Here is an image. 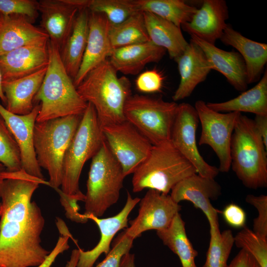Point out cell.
<instances>
[{"label": "cell", "instance_id": "obj_1", "mask_svg": "<svg viewBox=\"0 0 267 267\" xmlns=\"http://www.w3.org/2000/svg\"><path fill=\"white\" fill-rule=\"evenodd\" d=\"M48 181L23 170L0 171V267H39L50 252L41 245L45 220L32 197Z\"/></svg>", "mask_w": 267, "mask_h": 267}, {"label": "cell", "instance_id": "obj_2", "mask_svg": "<svg viewBox=\"0 0 267 267\" xmlns=\"http://www.w3.org/2000/svg\"><path fill=\"white\" fill-rule=\"evenodd\" d=\"M108 59L90 71L76 88L82 98L91 103L101 128L126 120L125 104L132 94L131 83L119 77Z\"/></svg>", "mask_w": 267, "mask_h": 267}, {"label": "cell", "instance_id": "obj_3", "mask_svg": "<svg viewBox=\"0 0 267 267\" xmlns=\"http://www.w3.org/2000/svg\"><path fill=\"white\" fill-rule=\"evenodd\" d=\"M49 63L34 104L41 102L36 122L70 115H83L88 103L78 93L73 79L66 72L58 47L47 43Z\"/></svg>", "mask_w": 267, "mask_h": 267}, {"label": "cell", "instance_id": "obj_4", "mask_svg": "<svg viewBox=\"0 0 267 267\" xmlns=\"http://www.w3.org/2000/svg\"><path fill=\"white\" fill-rule=\"evenodd\" d=\"M267 150L254 120L241 114L231 137V167L245 187L267 186Z\"/></svg>", "mask_w": 267, "mask_h": 267}, {"label": "cell", "instance_id": "obj_5", "mask_svg": "<svg viewBox=\"0 0 267 267\" xmlns=\"http://www.w3.org/2000/svg\"><path fill=\"white\" fill-rule=\"evenodd\" d=\"M196 173L171 141H166L153 145L147 157L134 171L133 191L148 188L168 194L177 183Z\"/></svg>", "mask_w": 267, "mask_h": 267}, {"label": "cell", "instance_id": "obj_6", "mask_svg": "<svg viewBox=\"0 0 267 267\" xmlns=\"http://www.w3.org/2000/svg\"><path fill=\"white\" fill-rule=\"evenodd\" d=\"M82 115H70L35 123L33 143L37 162L48 174L49 186L61 184L64 154Z\"/></svg>", "mask_w": 267, "mask_h": 267}, {"label": "cell", "instance_id": "obj_7", "mask_svg": "<svg viewBox=\"0 0 267 267\" xmlns=\"http://www.w3.org/2000/svg\"><path fill=\"white\" fill-rule=\"evenodd\" d=\"M105 138L92 105L88 102L77 130L64 156L62 191L68 195H82L79 179L85 163L102 145Z\"/></svg>", "mask_w": 267, "mask_h": 267}, {"label": "cell", "instance_id": "obj_8", "mask_svg": "<svg viewBox=\"0 0 267 267\" xmlns=\"http://www.w3.org/2000/svg\"><path fill=\"white\" fill-rule=\"evenodd\" d=\"M125 176L105 140L91 162L87 182L85 215L102 216L117 202Z\"/></svg>", "mask_w": 267, "mask_h": 267}, {"label": "cell", "instance_id": "obj_9", "mask_svg": "<svg viewBox=\"0 0 267 267\" xmlns=\"http://www.w3.org/2000/svg\"><path fill=\"white\" fill-rule=\"evenodd\" d=\"M178 104L161 97L132 94L125 104L126 120L152 144L170 141Z\"/></svg>", "mask_w": 267, "mask_h": 267}, {"label": "cell", "instance_id": "obj_10", "mask_svg": "<svg viewBox=\"0 0 267 267\" xmlns=\"http://www.w3.org/2000/svg\"><path fill=\"white\" fill-rule=\"evenodd\" d=\"M194 107L202 128L198 144L210 146L219 158V172H228L231 167V137L241 113L217 112L208 107L203 100H197Z\"/></svg>", "mask_w": 267, "mask_h": 267}, {"label": "cell", "instance_id": "obj_11", "mask_svg": "<svg viewBox=\"0 0 267 267\" xmlns=\"http://www.w3.org/2000/svg\"><path fill=\"white\" fill-rule=\"evenodd\" d=\"M102 130L106 142L125 177L133 173L147 157L153 146L127 120L103 127Z\"/></svg>", "mask_w": 267, "mask_h": 267}, {"label": "cell", "instance_id": "obj_12", "mask_svg": "<svg viewBox=\"0 0 267 267\" xmlns=\"http://www.w3.org/2000/svg\"><path fill=\"white\" fill-rule=\"evenodd\" d=\"M199 122L198 116L194 106L187 103L178 104L170 141L193 166L197 174L215 178L220 172L218 168L206 162L197 147L196 132Z\"/></svg>", "mask_w": 267, "mask_h": 267}, {"label": "cell", "instance_id": "obj_13", "mask_svg": "<svg viewBox=\"0 0 267 267\" xmlns=\"http://www.w3.org/2000/svg\"><path fill=\"white\" fill-rule=\"evenodd\" d=\"M139 203L137 217L130 221V227L125 229L127 234L134 239L147 230L167 228L181 209V206L170 195L152 189L148 190Z\"/></svg>", "mask_w": 267, "mask_h": 267}, {"label": "cell", "instance_id": "obj_14", "mask_svg": "<svg viewBox=\"0 0 267 267\" xmlns=\"http://www.w3.org/2000/svg\"><path fill=\"white\" fill-rule=\"evenodd\" d=\"M222 194V187L214 178L194 174L181 180L172 189L173 200L178 203L182 201L191 202L207 217L210 228L219 229L218 214L222 211L214 208L212 200H216Z\"/></svg>", "mask_w": 267, "mask_h": 267}, {"label": "cell", "instance_id": "obj_15", "mask_svg": "<svg viewBox=\"0 0 267 267\" xmlns=\"http://www.w3.org/2000/svg\"><path fill=\"white\" fill-rule=\"evenodd\" d=\"M41 106L36 104L28 114L19 115L9 112L0 103V114L13 135L19 148L21 169L36 178L44 179L35 152L33 135Z\"/></svg>", "mask_w": 267, "mask_h": 267}, {"label": "cell", "instance_id": "obj_16", "mask_svg": "<svg viewBox=\"0 0 267 267\" xmlns=\"http://www.w3.org/2000/svg\"><path fill=\"white\" fill-rule=\"evenodd\" d=\"M110 26L103 14L89 11L86 48L79 70L73 80L76 88L90 71L107 59L113 50L109 37Z\"/></svg>", "mask_w": 267, "mask_h": 267}, {"label": "cell", "instance_id": "obj_17", "mask_svg": "<svg viewBox=\"0 0 267 267\" xmlns=\"http://www.w3.org/2000/svg\"><path fill=\"white\" fill-rule=\"evenodd\" d=\"M41 28L49 40L61 48L73 27L80 8L72 0H40Z\"/></svg>", "mask_w": 267, "mask_h": 267}, {"label": "cell", "instance_id": "obj_18", "mask_svg": "<svg viewBox=\"0 0 267 267\" xmlns=\"http://www.w3.org/2000/svg\"><path fill=\"white\" fill-rule=\"evenodd\" d=\"M140 199L138 197L133 198L128 192L124 207L113 217L101 219L93 215L84 214L97 224L100 232V238L97 244L90 250L85 251L79 248V257L76 267H92L102 254L106 255L108 253L111 243L116 234L122 229L128 227L129 215Z\"/></svg>", "mask_w": 267, "mask_h": 267}, {"label": "cell", "instance_id": "obj_19", "mask_svg": "<svg viewBox=\"0 0 267 267\" xmlns=\"http://www.w3.org/2000/svg\"><path fill=\"white\" fill-rule=\"evenodd\" d=\"M47 43L25 46L0 54L2 81L23 78L47 67L49 63Z\"/></svg>", "mask_w": 267, "mask_h": 267}, {"label": "cell", "instance_id": "obj_20", "mask_svg": "<svg viewBox=\"0 0 267 267\" xmlns=\"http://www.w3.org/2000/svg\"><path fill=\"white\" fill-rule=\"evenodd\" d=\"M228 8L223 0H204L190 21L181 25L183 31L211 44L222 37L227 26Z\"/></svg>", "mask_w": 267, "mask_h": 267}, {"label": "cell", "instance_id": "obj_21", "mask_svg": "<svg viewBox=\"0 0 267 267\" xmlns=\"http://www.w3.org/2000/svg\"><path fill=\"white\" fill-rule=\"evenodd\" d=\"M175 60L180 75L179 85L172 96L176 102L189 97L198 85L206 80L212 69L204 51L191 40Z\"/></svg>", "mask_w": 267, "mask_h": 267}, {"label": "cell", "instance_id": "obj_22", "mask_svg": "<svg viewBox=\"0 0 267 267\" xmlns=\"http://www.w3.org/2000/svg\"><path fill=\"white\" fill-rule=\"evenodd\" d=\"M49 37L26 17L0 14V54L21 47L45 44Z\"/></svg>", "mask_w": 267, "mask_h": 267}, {"label": "cell", "instance_id": "obj_23", "mask_svg": "<svg viewBox=\"0 0 267 267\" xmlns=\"http://www.w3.org/2000/svg\"><path fill=\"white\" fill-rule=\"evenodd\" d=\"M192 41L205 54L212 70L222 74L238 91L243 92L248 87L245 64L241 55L234 51H227L191 35Z\"/></svg>", "mask_w": 267, "mask_h": 267}, {"label": "cell", "instance_id": "obj_24", "mask_svg": "<svg viewBox=\"0 0 267 267\" xmlns=\"http://www.w3.org/2000/svg\"><path fill=\"white\" fill-rule=\"evenodd\" d=\"M166 52L149 41L114 49L108 60L117 72L134 75L147 64L160 61Z\"/></svg>", "mask_w": 267, "mask_h": 267}, {"label": "cell", "instance_id": "obj_25", "mask_svg": "<svg viewBox=\"0 0 267 267\" xmlns=\"http://www.w3.org/2000/svg\"><path fill=\"white\" fill-rule=\"evenodd\" d=\"M220 39L225 44L235 48L242 56L248 84L258 81L267 62V44L244 37L228 24Z\"/></svg>", "mask_w": 267, "mask_h": 267}, {"label": "cell", "instance_id": "obj_26", "mask_svg": "<svg viewBox=\"0 0 267 267\" xmlns=\"http://www.w3.org/2000/svg\"><path fill=\"white\" fill-rule=\"evenodd\" d=\"M47 67L15 80L2 81L7 110L19 115L28 114L33 110L34 98L41 87Z\"/></svg>", "mask_w": 267, "mask_h": 267}, {"label": "cell", "instance_id": "obj_27", "mask_svg": "<svg viewBox=\"0 0 267 267\" xmlns=\"http://www.w3.org/2000/svg\"><path fill=\"white\" fill-rule=\"evenodd\" d=\"M89 13L87 8L79 9L71 31L59 50L64 67L73 81L79 70L86 48Z\"/></svg>", "mask_w": 267, "mask_h": 267}, {"label": "cell", "instance_id": "obj_28", "mask_svg": "<svg viewBox=\"0 0 267 267\" xmlns=\"http://www.w3.org/2000/svg\"><path fill=\"white\" fill-rule=\"evenodd\" d=\"M143 15L150 41L167 51L170 58L180 56L188 44L181 28L153 13L143 12Z\"/></svg>", "mask_w": 267, "mask_h": 267}, {"label": "cell", "instance_id": "obj_29", "mask_svg": "<svg viewBox=\"0 0 267 267\" xmlns=\"http://www.w3.org/2000/svg\"><path fill=\"white\" fill-rule=\"evenodd\" d=\"M207 106L219 112H242L267 115V71L252 88L238 96L222 102H208Z\"/></svg>", "mask_w": 267, "mask_h": 267}, {"label": "cell", "instance_id": "obj_30", "mask_svg": "<svg viewBox=\"0 0 267 267\" xmlns=\"http://www.w3.org/2000/svg\"><path fill=\"white\" fill-rule=\"evenodd\" d=\"M163 244L178 257L182 267H197L195 260L198 252L187 237L185 222L178 213L166 228L156 231Z\"/></svg>", "mask_w": 267, "mask_h": 267}, {"label": "cell", "instance_id": "obj_31", "mask_svg": "<svg viewBox=\"0 0 267 267\" xmlns=\"http://www.w3.org/2000/svg\"><path fill=\"white\" fill-rule=\"evenodd\" d=\"M134 2L138 10L153 13L180 28L190 21L197 10L182 0H134Z\"/></svg>", "mask_w": 267, "mask_h": 267}, {"label": "cell", "instance_id": "obj_32", "mask_svg": "<svg viewBox=\"0 0 267 267\" xmlns=\"http://www.w3.org/2000/svg\"><path fill=\"white\" fill-rule=\"evenodd\" d=\"M109 37L113 49L149 41L143 12H136L121 23L110 24Z\"/></svg>", "mask_w": 267, "mask_h": 267}, {"label": "cell", "instance_id": "obj_33", "mask_svg": "<svg viewBox=\"0 0 267 267\" xmlns=\"http://www.w3.org/2000/svg\"><path fill=\"white\" fill-rule=\"evenodd\" d=\"M210 239L206 258L202 267H228L227 261L234 239L232 231L210 228Z\"/></svg>", "mask_w": 267, "mask_h": 267}, {"label": "cell", "instance_id": "obj_34", "mask_svg": "<svg viewBox=\"0 0 267 267\" xmlns=\"http://www.w3.org/2000/svg\"><path fill=\"white\" fill-rule=\"evenodd\" d=\"M89 11L103 14L111 24H118L138 11L134 0H89Z\"/></svg>", "mask_w": 267, "mask_h": 267}, {"label": "cell", "instance_id": "obj_35", "mask_svg": "<svg viewBox=\"0 0 267 267\" xmlns=\"http://www.w3.org/2000/svg\"><path fill=\"white\" fill-rule=\"evenodd\" d=\"M0 162L8 171H17L21 169L19 148L0 114Z\"/></svg>", "mask_w": 267, "mask_h": 267}, {"label": "cell", "instance_id": "obj_36", "mask_svg": "<svg viewBox=\"0 0 267 267\" xmlns=\"http://www.w3.org/2000/svg\"><path fill=\"white\" fill-rule=\"evenodd\" d=\"M234 244L250 253L261 267H267V238L244 226L235 236Z\"/></svg>", "mask_w": 267, "mask_h": 267}, {"label": "cell", "instance_id": "obj_37", "mask_svg": "<svg viewBox=\"0 0 267 267\" xmlns=\"http://www.w3.org/2000/svg\"><path fill=\"white\" fill-rule=\"evenodd\" d=\"M39 14L36 0H0V14L23 15L34 23Z\"/></svg>", "mask_w": 267, "mask_h": 267}, {"label": "cell", "instance_id": "obj_38", "mask_svg": "<svg viewBox=\"0 0 267 267\" xmlns=\"http://www.w3.org/2000/svg\"><path fill=\"white\" fill-rule=\"evenodd\" d=\"M134 240L125 230L120 233L113 240L112 248L105 259L95 267H120L122 257L130 252Z\"/></svg>", "mask_w": 267, "mask_h": 267}, {"label": "cell", "instance_id": "obj_39", "mask_svg": "<svg viewBox=\"0 0 267 267\" xmlns=\"http://www.w3.org/2000/svg\"><path fill=\"white\" fill-rule=\"evenodd\" d=\"M245 201L253 206L258 212V217L253 220L252 230L261 237L267 238V196L248 194Z\"/></svg>", "mask_w": 267, "mask_h": 267}, {"label": "cell", "instance_id": "obj_40", "mask_svg": "<svg viewBox=\"0 0 267 267\" xmlns=\"http://www.w3.org/2000/svg\"><path fill=\"white\" fill-rule=\"evenodd\" d=\"M60 196V201L65 210V215L73 222L85 223L89 219L84 214L79 212L80 208L77 204L78 201H84L85 195H68L63 193L59 188L54 189Z\"/></svg>", "mask_w": 267, "mask_h": 267}, {"label": "cell", "instance_id": "obj_41", "mask_svg": "<svg viewBox=\"0 0 267 267\" xmlns=\"http://www.w3.org/2000/svg\"><path fill=\"white\" fill-rule=\"evenodd\" d=\"M164 77L156 69L147 70L140 73L135 80L137 89L144 93L160 91L163 87Z\"/></svg>", "mask_w": 267, "mask_h": 267}, {"label": "cell", "instance_id": "obj_42", "mask_svg": "<svg viewBox=\"0 0 267 267\" xmlns=\"http://www.w3.org/2000/svg\"><path fill=\"white\" fill-rule=\"evenodd\" d=\"M221 213L224 221L230 226L235 228H243L245 226L246 213L238 205L234 203L228 204Z\"/></svg>", "mask_w": 267, "mask_h": 267}, {"label": "cell", "instance_id": "obj_43", "mask_svg": "<svg viewBox=\"0 0 267 267\" xmlns=\"http://www.w3.org/2000/svg\"><path fill=\"white\" fill-rule=\"evenodd\" d=\"M228 267H261L255 258L248 252L241 249L232 260Z\"/></svg>", "mask_w": 267, "mask_h": 267}, {"label": "cell", "instance_id": "obj_44", "mask_svg": "<svg viewBox=\"0 0 267 267\" xmlns=\"http://www.w3.org/2000/svg\"><path fill=\"white\" fill-rule=\"evenodd\" d=\"M255 126L267 148V115H257L254 120Z\"/></svg>", "mask_w": 267, "mask_h": 267}, {"label": "cell", "instance_id": "obj_45", "mask_svg": "<svg viewBox=\"0 0 267 267\" xmlns=\"http://www.w3.org/2000/svg\"><path fill=\"white\" fill-rule=\"evenodd\" d=\"M134 254L128 253L122 258L120 267H135Z\"/></svg>", "mask_w": 267, "mask_h": 267}, {"label": "cell", "instance_id": "obj_46", "mask_svg": "<svg viewBox=\"0 0 267 267\" xmlns=\"http://www.w3.org/2000/svg\"><path fill=\"white\" fill-rule=\"evenodd\" d=\"M79 257V249L72 250L70 258L67 262L65 267H76Z\"/></svg>", "mask_w": 267, "mask_h": 267}, {"label": "cell", "instance_id": "obj_47", "mask_svg": "<svg viewBox=\"0 0 267 267\" xmlns=\"http://www.w3.org/2000/svg\"><path fill=\"white\" fill-rule=\"evenodd\" d=\"M2 77L1 71L0 70V99H1L3 103V106L5 107L6 104V98L2 90Z\"/></svg>", "mask_w": 267, "mask_h": 267}, {"label": "cell", "instance_id": "obj_48", "mask_svg": "<svg viewBox=\"0 0 267 267\" xmlns=\"http://www.w3.org/2000/svg\"><path fill=\"white\" fill-rule=\"evenodd\" d=\"M5 168L3 166V165L0 162V171H4L5 170Z\"/></svg>", "mask_w": 267, "mask_h": 267}, {"label": "cell", "instance_id": "obj_49", "mask_svg": "<svg viewBox=\"0 0 267 267\" xmlns=\"http://www.w3.org/2000/svg\"><path fill=\"white\" fill-rule=\"evenodd\" d=\"M1 211H2V205H1V202H0V217L1 214Z\"/></svg>", "mask_w": 267, "mask_h": 267}]
</instances>
